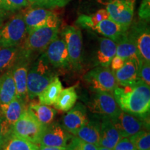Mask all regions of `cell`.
Returning a JSON list of instances; mask_svg holds the SVG:
<instances>
[{"mask_svg": "<svg viewBox=\"0 0 150 150\" xmlns=\"http://www.w3.org/2000/svg\"><path fill=\"white\" fill-rule=\"evenodd\" d=\"M81 150H98V146L83 141L81 145Z\"/></svg>", "mask_w": 150, "mask_h": 150, "instance_id": "39", "label": "cell"}, {"mask_svg": "<svg viewBox=\"0 0 150 150\" xmlns=\"http://www.w3.org/2000/svg\"><path fill=\"white\" fill-rule=\"evenodd\" d=\"M37 150H66V147H51V146H38Z\"/></svg>", "mask_w": 150, "mask_h": 150, "instance_id": "40", "label": "cell"}, {"mask_svg": "<svg viewBox=\"0 0 150 150\" xmlns=\"http://www.w3.org/2000/svg\"><path fill=\"white\" fill-rule=\"evenodd\" d=\"M99 2H100L101 4H103L105 5H108V4H110L112 1H115V0H97Z\"/></svg>", "mask_w": 150, "mask_h": 150, "instance_id": "42", "label": "cell"}, {"mask_svg": "<svg viewBox=\"0 0 150 150\" xmlns=\"http://www.w3.org/2000/svg\"><path fill=\"white\" fill-rule=\"evenodd\" d=\"M24 52L22 45L0 47V75L11 70Z\"/></svg>", "mask_w": 150, "mask_h": 150, "instance_id": "23", "label": "cell"}, {"mask_svg": "<svg viewBox=\"0 0 150 150\" xmlns=\"http://www.w3.org/2000/svg\"><path fill=\"white\" fill-rule=\"evenodd\" d=\"M29 3L33 6L44 8H54L63 7L70 1V0H28Z\"/></svg>", "mask_w": 150, "mask_h": 150, "instance_id": "32", "label": "cell"}, {"mask_svg": "<svg viewBox=\"0 0 150 150\" xmlns=\"http://www.w3.org/2000/svg\"><path fill=\"white\" fill-rule=\"evenodd\" d=\"M52 67L53 66L49 63L45 53L30 66L27 81L29 99H33L38 96L56 76Z\"/></svg>", "mask_w": 150, "mask_h": 150, "instance_id": "2", "label": "cell"}, {"mask_svg": "<svg viewBox=\"0 0 150 150\" xmlns=\"http://www.w3.org/2000/svg\"><path fill=\"white\" fill-rule=\"evenodd\" d=\"M72 136L63 127L56 123L46 126L39 140L38 145L51 147H66Z\"/></svg>", "mask_w": 150, "mask_h": 150, "instance_id": "12", "label": "cell"}, {"mask_svg": "<svg viewBox=\"0 0 150 150\" xmlns=\"http://www.w3.org/2000/svg\"><path fill=\"white\" fill-rule=\"evenodd\" d=\"M129 138L136 150H150V134L149 131L142 130Z\"/></svg>", "mask_w": 150, "mask_h": 150, "instance_id": "31", "label": "cell"}, {"mask_svg": "<svg viewBox=\"0 0 150 150\" xmlns=\"http://www.w3.org/2000/svg\"><path fill=\"white\" fill-rule=\"evenodd\" d=\"M122 110L147 117L150 109L149 86L138 79L131 85L117 87L112 93Z\"/></svg>", "mask_w": 150, "mask_h": 150, "instance_id": "1", "label": "cell"}, {"mask_svg": "<svg viewBox=\"0 0 150 150\" xmlns=\"http://www.w3.org/2000/svg\"><path fill=\"white\" fill-rule=\"evenodd\" d=\"M10 129L11 127H9L7 124H6L5 122L4 121L2 117L0 116V142H1V139H2V137Z\"/></svg>", "mask_w": 150, "mask_h": 150, "instance_id": "38", "label": "cell"}, {"mask_svg": "<svg viewBox=\"0 0 150 150\" xmlns=\"http://www.w3.org/2000/svg\"><path fill=\"white\" fill-rule=\"evenodd\" d=\"M91 107L93 112L109 117L112 120L121 110L112 93L108 92H96Z\"/></svg>", "mask_w": 150, "mask_h": 150, "instance_id": "11", "label": "cell"}, {"mask_svg": "<svg viewBox=\"0 0 150 150\" xmlns=\"http://www.w3.org/2000/svg\"><path fill=\"white\" fill-rule=\"evenodd\" d=\"M100 131V142L99 146L113 149L117 142L122 138L120 132L116 128L112 120L103 116L102 120L99 122Z\"/></svg>", "mask_w": 150, "mask_h": 150, "instance_id": "17", "label": "cell"}, {"mask_svg": "<svg viewBox=\"0 0 150 150\" xmlns=\"http://www.w3.org/2000/svg\"><path fill=\"white\" fill-rule=\"evenodd\" d=\"M46 126L38 120L35 116L27 108L20 118L11 127L14 134L38 145Z\"/></svg>", "mask_w": 150, "mask_h": 150, "instance_id": "4", "label": "cell"}, {"mask_svg": "<svg viewBox=\"0 0 150 150\" xmlns=\"http://www.w3.org/2000/svg\"><path fill=\"white\" fill-rule=\"evenodd\" d=\"M135 0H115L106 6L109 18L128 30L134 13Z\"/></svg>", "mask_w": 150, "mask_h": 150, "instance_id": "10", "label": "cell"}, {"mask_svg": "<svg viewBox=\"0 0 150 150\" xmlns=\"http://www.w3.org/2000/svg\"><path fill=\"white\" fill-rule=\"evenodd\" d=\"M93 30L116 43L120 42L128 31V30L125 29L122 26L110 18L101 21Z\"/></svg>", "mask_w": 150, "mask_h": 150, "instance_id": "22", "label": "cell"}, {"mask_svg": "<svg viewBox=\"0 0 150 150\" xmlns=\"http://www.w3.org/2000/svg\"><path fill=\"white\" fill-rule=\"evenodd\" d=\"M6 12H13L29 5L28 0H4Z\"/></svg>", "mask_w": 150, "mask_h": 150, "instance_id": "34", "label": "cell"}, {"mask_svg": "<svg viewBox=\"0 0 150 150\" xmlns=\"http://www.w3.org/2000/svg\"><path fill=\"white\" fill-rule=\"evenodd\" d=\"M27 33L23 16L19 13L0 27V47L22 45Z\"/></svg>", "mask_w": 150, "mask_h": 150, "instance_id": "3", "label": "cell"}, {"mask_svg": "<svg viewBox=\"0 0 150 150\" xmlns=\"http://www.w3.org/2000/svg\"><path fill=\"white\" fill-rule=\"evenodd\" d=\"M77 94L75 91V86L63 89L57 100L54 104V107L61 111H68L76 104Z\"/></svg>", "mask_w": 150, "mask_h": 150, "instance_id": "29", "label": "cell"}, {"mask_svg": "<svg viewBox=\"0 0 150 150\" xmlns=\"http://www.w3.org/2000/svg\"><path fill=\"white\" fill-rule=\"evenodd\" d=\"M138 63L134 60H127L123 66L113 72L117 85L125 86L136 83L138 79Z\"/></svg>", "mask_w": 150, "mask_h": 150, "instance_id": "18", "label": "cell"}, {"mask_svg": "<svg viewBox=\"0 0 150 150\" xmlns=\"http://www.w3.org/2000/svg\"><path fill=\"white\" fill-rule=\"evenodd\" d=\"M4 121L9 127L12 126L27 109V103L23 99L16 96L11 102L0 107Z\"/></svg>", "mask_w": 150, "mask_h": 150, "instance_id": "20", "label": "cell"}, {"mask_svg": "<svg viewBox=\"0 0 150 150\" xmlns=\"http://www.w3.org/2000/svg\"><path fill=\"white\" fill-rule=\"evenodd\" d=\"M38 148L36 144L14 134L11 129L0 142V150H37Z\"/></svg>", "mask_w": 150, "mask_h": 150, "instance_id": "19", "label": "cell"}, {"mask_svg": "<svg viewBox=\"0 0 150 150\" xmlns=\"http://www.w3.org/2000/svg\"><path fill=\"white\" fill-rule=\"evenodd\" d=\"M5 17L3 16V15H1L0 13V27H1V25H2L3 24V21H4V19Z\"/></svg>", "mask_w": 150, "mask_h": 150, "instance_id": "43", "label": "cell"}, {"mask_svg": "<svg viewBox=\"0 0 150 150\" xmlns=\"http://www.w3.org/2000/svg\"><path fill=\"white\" fill-rule=\"evenodd\" d=\"M83 79L95 92L112 93L117 86L114 73L108 67H95L84 75Z\"/></svg>", "mask_w": 150, "mask_h": 150, "instance_id": "6", "label": "cell"}, {"mask_svg": "<svg viewBox=\"0 0 150 150\" xmlns=\"http://www.w3.org/2000/svg\"><path fill=\"white\" fill-rule=\"evenodd\" d=\"M27 108L35 116L38 120L45 126L51 124L56 115V110L47 105L31 103Z\"/></svg>", "mask_w": 150, "mask_h": 150, "instance_id": "28", "label": "cell"}, {"mask_svg": "<svg viewBox=\"0 0 150 150\" xmlns=\"http://www.w3.org/2000/svg\"><path fill=\"white\" fill-rule=\"evenodd\" d=\"M109 18V14L105 9H101L91 16L81 15L79 17L76 24L84 29H94L99 22L105 19Z\"/></svg>", "mask_w": 150, "mask_h": 150, "instance_id": "30", "label": "cell"}, {"mask_svg": "<svg viewBox=\"0 0 150 150\" xmlns=\"http://www.w3.org/2000/svg\"><path fill=\"white\" fill-rule=\"evenodd\" d=\"M128 35L136 43L142 60L150 63V31L147 24H136Z\"/></svg>", "mask_w": 150, "mask_h": 150, "instance_id": "14", "label": "cell"}, {"mask_svg": "<svg viewBox=\"0 0 150 150\" xmlns=\"http://www.w3.org/2000/svg\"><path fill=\"white\" fill-rule=\"evenodd\" d=\"M31 54L24 50V54L11 69L16 87V96L23 99L26 103L29 100L27 95V74L30 67Z\"/></svg>", "mask_w": 150, "mask_h": 150, "instance_id": "9", "label": "cell"}, {"mask_svg": "<svg viewBox=\"0 0 150 150\" xmlns=\"http://www.w3.org/2000/svg\"><path fill=\"white\" fill-rule=\"evenodd\" d=\"M112 150H136L134 144L129 138H122L116 144Z\"/></svg>", "mask_w": 150, "mask_h": 150, "instance_id": "36", "label": "cell"}, {"mask_svg": "<svg viewBox=\"0 0 150 150\" xmlns=\"http://www.w3.org/2000/svg\"><path fill=\"white\" fill-rule=\"evenodd\" d=\"M71 66L76 70L81 68L83 40L81 30L78 27L68 26L63 31Z\"/></svg>", "mask_w": 150, "mask_h": 150, "instance_id": "7", "label": "cell"}, {"mask_svg": "<svg viewBox=\"0 0 150 150\" xmlns=\"http://www.w3.org/2000/svg\"><path fill=\"white\" fill-rule=\"evenodd\" d=\"M98 150H112V149H109V148H107V147H102V146H99Z\"/></svg>", "mask_w": 150, "mask_h": 150, "instance_id": "44", "label": "cell"}, {"mask_svg": "<svg viewBox=\"0 0 150 150\" xmlns=\"http://www.w3.org/2000/svg\"><path fill=\"white\" fill-rule=\"evenodd\" d=\"M88 121V119L86 108L83 104L79 103L64 116L63 127L67 132L74 136Z\"/></svg>", "mask_w": 150, "mask_h": 150, "instance_id": "16", "label": "cell"}, {"mask_svg": "<svg viewBox=\"0 0 150 150\" xmlns=\"http://www.w3.org/2000/svg\"><path fill=\"white\" fill-rule=\"evenodd\" d=\"M45 52L49 63L56 68L71 66L69 54L64 39L56 38L49 45Z\"/></svg>", "mask_w": 150, "mask_h": 150, "instance_id": "13", "label": "cell"}, {"mask_svg": "<svg viewBox=\"0 0 150 150\" xmlns=\"http://www.w3.org/2000/svg\"><path fill=\"white\" fill-rule=\"evenodd\" d=\"M138 77L146 84L150 86V63L141 60L138 65Z\"/></svg>", "mask_w": 150, "mask_h": 150, "instance_id": "33", "label": "cell"}, {"mask_svg": "<svg viewBox=\"0 0 150 150\" xmlns=\"http://www.w3.org/2000/svg\"><path fill=\"white\" fill-rule=\"evenodd\" d=\"M125 61V60H123L122 58L115 55L112 58L111 62H110V65H111V70L112 72H115V71L119 70L120 68H121L123 66Z\"/></svg>", "mask_w": 150, "mask_h": 150, "instance_id": "37", "label": "cell"}, {"mask_svg": "<svg viewBox=\"0 0 150 150\" xmlns=\"http://www.w3.org/2000/svg\"><path fill=\"white\" fill-rule=\"evenodd\" d=\"M74 136H77L84 142L94 144L99 147L100 142L99 122L88 120L85 125H83L76 133Z\"/></svg>", "mask_w": 150, "mask_h": 150, "instance_id": "27", "label": "cell"}, {"mask_svg": "<svg viewBox=\"0 0 150 150\" xmlns=\"http://www.w3.org/2000/svg\"><path fill=\"white\" fill-rule=\"evenodd\" d=\"M147 117L134 115L121 110L116 118L112 121L120 134L122 138H129L139 131L144 130V129H147V125L149 126Z\"/></svg>", "mask_w": 150, "mask_h": 150, "instance_id": "8", "label": "cell"}, {"mask_svg": "<svg viewBox=\"0 0 150 150\" xmlns=\"http://www.w3.org/2000/svg\"><path fill=\"white\" fill-rule=\"evenodd\" d=\"M117 43L107 38H99L95 63L99 66L108 67L112 58L116 54Z\"/></svg>", "mask_w": 150, "mask_h": 150, "instance_id": "21", "label": "cell"}, {"mask_svg": "<svg viewBox=\"0 0 150 150\" xmlns=\"http://www.w3.org/2000/svg\"><path fill=\"white\" fill-rule=\"evenodd\" d=\"M16 96V84L10 70L0 75V107L9 104Z\"/></svg>", "mask_w": 150, "mask_h": 150, "instance_id": "25", "label": "cell"}, {"mask_svg": "<svg viewBox=\"0 0 150 150\" xmlns=\"http://www.w3.org/2000/svg\"><path fill=\"white\" fill-rule=\"evenodd\" d=\"M116 56H119L125 61L134 60L139 64L142 59L138 53L136 43L128 35V31L122 38L117 43Z\"/></svg>", "mask_w": 150, "mask_h": 150, "instance_id": "24", "label": "cell"}, {"mask_svg": "<svg viewBox=\"0 0 150 150\" xmlns=\"http://www.w3.org/2000/svg\"><path fill=\"white\" fill-rule=\"evenodd\" d=\"M63 90V85L58 76H55L49 85L38 95V101L40 104L53 105L57 100L60 93Z\"/></svg>", "mask_w": 150, "mask_h": 150, "instance_id": "26", "label": "cell"}, {"mask_svg": "<svg viewBox=\"0 0 150 150\" xmlns=\"http://www.w3.org/2000/svg\"><path fill=\"white\" fill-rule=\"evenodd\" d=\"M138 15L142 20L149 22L150 18V0H142L138 11Z\"/></svg>", "mask_w": 150, "mask_h": 150, "instance_id": "35", "label": "cell"}, {"mask_svg": "<svg viewBox=\"0 0 150 150\" xmlns=\"http://www.w3.org/2000/svg\"><path fill=\"white\" fill-rule=\"evenodd\" d=\"M59 27L43 26L28 33L22 45L24 50L32 55L33 52H43L49 45L58 37Z\"/></svg>", "mask_w": 150, "mask_h": 150, "instance_id": "5", "label": "cell"}, {"mask_svg": "<svg viewBox=\"0 0 150 150\" xmlns=\"http://www.w3.org/2000/svg\"><path fill=\"white\" fill-rule=\"evenodd\" d=\"M0 13L3 15L4 17L7 14L6 11L5 9V5L4 2V0H0Z\"/></svg>", "mask_w": 150, "mask_h": 150, "instance_id": "41", "label": "cell"}, {"mask_svg": "<svg viewBox=\"0 0 150 150\" xmlns=\"http://www.w3.org/2000/svg\"><path fill=\"white\" fill-rule=\"evenodd\" d=\"M22 13L28 33L39 27L48 26L54 13L46 8L33 6L26 9Z\"/></svg>", "mask_w": 150, "mask_h": 150, "instance_id": "15", "label": "cell"}]
</instances>
